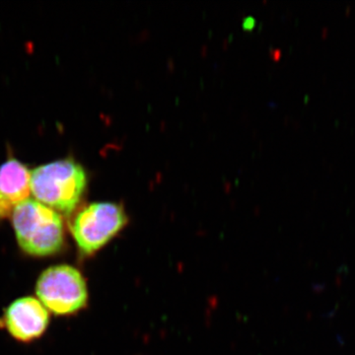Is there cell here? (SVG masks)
Here are the masks:
<instances>
[{
  "label": "cell",
  "instance_id": "1",
  "mask_svg": "<svg viewBox=\"0 0 355 355\" xmlns=\"http://www.w3.org/2000/svg\"><path fill=\"white\" fill-rule=\"evenodd\" d=\"M85 169L73 159H62L31 171V193L35 200L58 214L76 210L87 189Z\"/></svg>",
  "mask_w": 355,
  "mask_h": 355
},
{
  "label": "cell",
  "instance_id": "2",
  "mask_svg": "<svg viewBox=\"0 0 355 355\" xmlns=\"http://www.w3.org/2000/svg\"><path fill=\"white\" fill-rule=\"evenodd\" d=\"M16 240L30 256L49 257L60 253L64 245L62 217L36 200L20 203L11 214Z\"/></svg>",
  "mask_w": 355,
  "mask_h": 355
},
{
  "label": "cell",
  "instance_id": "3",
  "mask_svg": "<svg viewBox=\"0 0 355 355\" xmlns=\"http://www.w3.org/2000/svg\"><path fill=\"white\" fill-rule=\"evenodd\" d=\"M128 221L125 209L118 203L93 202L76 214L70 230L79 252L91 256L116 237Z\"/></svg>",
  "mask_w": 355,
  "mask_h": 355
},
{
  "label": "cell",
  "instance_id": "4",
  "mask_svg": "<svg viewBox=\"0 0 355 355\" xmlns=\"http://www.w3.org/2000/svg\"><path fill=\"white\" fill-rule=\"evenodd\" d=\"M40 302L60 316L76 314L87 305L86 280L78 270L69 265L46 268L36 284Z\"/></svg>",
  "mask_w": 355,
  "mask_h": 355
},
{
  "label": "cell",
  "instance_id": "5",
  "mask_svg": "<svg viewBox=\"0 0 355 355\" xmlns=\"http://www.w3.org/2000/svg\"><path fill=\"white\" fill-rule=\"evenodd\" d=\"M50 322L49 311L39 299L23 297L8 306L2 324L15 340L32 342L46 331Z\"/></svg>",
  "mask_w": 355,
  "mask_h": 355
},
{
  "label": "cell",
  "instance_id": "6",
  "mask_svg": "<svg viewBox=\"0 0 355 355\" xmlns=\"http://www.w3.org/2000/svg\"><path fill=\"white\" fill-rule=\"evenodd\" d=\"M31 193V171L15 158L0 165V220L11 216L13 210Z\"/></svg>",
  "mask_w": 355,
  "mask_h": 355
}]
</instances>
